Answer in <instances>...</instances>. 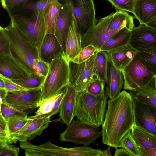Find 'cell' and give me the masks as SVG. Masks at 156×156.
Wrapping results in <instances>:
<instances>
[{"label":"cell","mask_w":156,"mask_h":156,"mask_svg":"<svg viewBox=\"0 0 156 156\" xmlns=\"http://www.w3.org/2000/svg\"><path fill=\"white\" fill-rule=\"evenodd\" d=\"M69 61L64 51H61L49 63V69L41 87V102L58 95L69 85Z\"/></svg>","instance_id":"277c9868"},{"label":"cell","mask_w":156,"mask_h":156,"mask_svg":"<svg viewBox=\"0 0 156 156\" xmlns=\"http://www.w3.org/2000/svg\"><path fill=\"white\" fill-rule=\"evenodd\" d=\"M121 71L123 79V88L131 92L143 87L156 76L146 66L137 51Z\"/></svg>","instance_id":"ba28073f"},{"label":"cell","mask_w":156,"mask_h":156,"mask_svg":"<svg viewBox=\"0 0 156 156\" xmlns=\"http://www.w3.org/2000/svg\"><path fill=\"white\" fill-rule=\"evenodd\" d=\"M7 92L5 89L0 88V114L1 112V105L6 101L5 98Z\"/></svg>","instance_id":"7dc6e473"},{"label":"cell","mask_w":156,"mask_h":156,"mask_svg":"<svg viewBox=\"0 0 156 156\" xmlns=\"http://www.w3.org/2000/svg\"><path fill=\"white\" fill-rule=\"evenodd\" d=\"M99 51L94 46L89 45L82 48L78 54L70 61L79 64L88 60L97 51Z\"/></svg>","instance_id":"e575fe53"},{"label":"cell","mask_w":156,"mask_h":156,"mask_svg":"<svg viewBox=\"0 0 156 156\" xmlns=\"http://www.w3.org/2000/svg\"><path fill=\"white\" fill-rule=\"evenodd\" d=\"M37 108L34 105L12 104L5 102L1 105V112L5 119L15 117H24L34 112Z\"/></svg>","instance_id":"83f0119b"},{"label":"cell","mask_w":156,"mask_h":156,"mask_svg":"<svg viewBox=\"0 0 156 156\" xmlns=\"http://www.w3.org/2000/svg\"><path fill=\"white\" fill-rule=\"evenodd\" d=\"M9 44L3 28H0V53H9Z\"/></svg>","instance_id":"7bdbcfd3"},{"label":"cell","mask_w":156,"mask_h":156,"mask_svg":"<svg viewBox=\"0 0 156 156\" xmlns=\"http://www.w3.org/2000/svg\"><path fill=\"white\" fill-rule=\"evenodd\" d=\"M96 68L101 80L106 83L108 69V58L106 51H98L96 58Z\"/></svg>","instance_id":"4dcf8cb0"},{"label":"cell","mask_w":156,"mask_h":156,"mask_svg":"<svg viewBox=\"0 0 156 156\" xmlns=\"http://www.w3.org/2000/svg\"><path fill=\"white\" fill-rule=\"evenodd\" d=\"M108 97L105 92L95 96L85 90L78 92L75 109V116L85 123L99 127L104 120Z\"/></svg>","instance_id":"5b68a950"},{"label":"cell","mask_w":156,"mask_h":156,"mask_svg":"<svg viewBox=\"0 0 156 156\" xmlns=\"http://www.w3.org/2000/svg\"><path fill=\"white\" fill-rule=\"evenodd\" d=\"M133 98L135 123L156 135V108L142 103L134 97Z\"/></svg>","instance_id":"5bb4252c"},{"label":"cell","mask_w":156,"mask_h":156,"mask_svg":"<svg viewBox=\"0 0 156 156\" xmlns=\"http://www.w3.org/2000/svg\"><path fill=\"white\" fill-rule=\"evenodd\" d=\"M2 27H1V26H0V28H1Z\"/></svg>","instance_id":"f5cc1de1"},{"label":"cell","mask_w":156,"mask_h":156,"mask_svg":"<svg viewBox=\"0 0 156 156\" xmlns=\"http://www.w3.org/2000/svg\"><path fill=\"white\" fill-rule=\"evenodd\" d=\"M101 156H112L110 146L106 149L102 150Z\"/></svg>","instance_id":"681fc988"},{"label":"cell","mask_w":156,"mask_h":156,"mask_svg":"<svg viewBox=\"0 0 156 156\" xmlns=\"http://www.w3.org/2000/svg\"><path fill=\"white\" fill-rule=\"evenodd\" d=\"M18 140L13 138L8 131L0 128V146L4 147L7 144L16 143Z\"/></svg>","instance_id":"ab89813d"},{"label":"cell","mask_w":156,"mask_h":156,"mask_svg":"<svg viewBox=\"0 0 156 156\" xmlns=\"http://www.w3.org/2000/svg\"><path fill=\"white\" fill-rule=\"evenodd\" d=\"M20 148L15 146L7 144L3 147L0 152V156H17Z\"/></svg>","instance_id":"60d3db41"},{"label":"cell","mask_w":156,"mask_h":156,"mask_svg":"<svg viewBox=\"0 0 156 156\" xmlns=\"http://www.w3.org/2000/svg\"><path fill=\"white\" fill-rule=\"evenodd\" d=\"M105 51L111 57L117 68L121 70L131 61L137 51L128 44Z\"/></svg>","instance_id":"cb8c5ba5"},{"label":"cell","mask_w":156,"mask_h":156,"mask_svg":"<svg viewBox=\"0 0 156 156\" xmlns=\"http://www.w3.org/2000/svg\"><path fill=\"white\" fill-rule=\"evenodd\" d=\"M101 132L102 143L115 149L120 141L135 123L134 103L131 94L120 92L108 101Z\"/></svg>","instance_id":"6da1fadb"},{"label":"cell","mask_w":156,"mask_h":156,"mask_svg":"<svg viewBox=\"0 0 156 156\" xmlns=\"http://www.w3.org/2000/svg\"><path fill=\"white\" fill-rule=\"evenodd\" d=\"M50 117H28V120L20 129L11 134L12 137L20 142H25L40 136L48 126Z\"/></svg>","instance_id":"7c38bea8"},{"label":"cell","mask_w":156,"mask_h":156,"mask_svg":"<svg viewBox=\"0 0 156 156\" xmlns=\"http://www.w3.org/2000/svg\"><path fill=\"white\" fill-rule=\"evenodd\" d=\"M2 147H2L0 146V152L1 151V150H2Z\"/></svg>","instance_id":"816d5d0a"},{"label":"cell","mask_w":156,"mask_h":156,"mask_svg":"<svg viewBox=\"0 0 156 156\" xmlns=\"http://www.w3.org/2000/svg\"><path fill=\"white\" fill-rule=\"evenodd\" d=\"M101 135L98 127L83 123L79 119L73 120L59 135L62 142L88 146Z\"/></svg>","instance_id":"30bf717a"},{"label":"cell","mask_w":156,"mask_h":156,"mask_svg":"<svg viewBox=\"0 0 156 156\" xmlns=\"http://www.w3.org/2000/svg\"><path fill=\"white\" fill-rule=\"evenodd\" d=\"M28 117H15L5 119L8 130L10 134L21 129L25 124Z\"/></svg>","instance_id":"8d00e7d4"},{"label":"cell","mask_w":156,"mask_h":156,"mask_svg":"<svg viewBox=\"0 0 156 156\" xmlns=\"http://www.w3.org/2000/svg\"><path fill=\"white\" fill-rule=\"evenodd\" d=\"M97 51L87 61L78 64L69 61V84L78 92L85 90L92 81L100 79L96 68Z\"/></svg>","instance_id":"9c48e42d"},{"label":"cell","mask_w":156,"mask_h":156,"mask_svg":"<svg viewBox=\"0 0 156 156\" xmlns=\"http://www.w3.org/2000/svg\"><path fill=\"white\" fill-rule=\"evenodd\" d=\"M130 93L140 102L156 108V76L143 87Z\"/></svg>","instance_id":"d4e9b609"},{"label":"cell","mask_w":156,"mask_h":156,"mask_svg":"<svg viewBox=\"0 0 156 156\" xmlns=\"http://www.w3.org/2000/svg\"><path fill=\"white\" fill-rule=\"evenodd\" d=\"M138 147L141 156H156V148L142 146Z\"/></svg>","instance_id":"f6af8a7d"},{"label":"cell","mask_w":156,"mask_h":156,"mask_svg":"<svg viewBox=\"0 0 156 156\" xmlns=\"http://www.w3.org/2000/svg\"><path fill=\"white\" fill-rule=\"evenodd\" d=\"M115 8L116 12L133 13L135 0H107Z\"/></svg>","instance_id":"d590c367"},{"label":"cell","mask_w":156,"mask_h":156,"mask_svg":"<svg viewBox=\"0 0 156 156\" xmlns=\"http://www.w3.org/2000/svg\"><path fill=\"white\" fill-rule=\"evenodd\" d=\"M105 83L100 79H96L91 82L87 86L85 90L88 93L95 96L103 94Z\"/></svg>","instance_id":"74e56055"},{"label":"cell","mask_w":156,"mask_h":156,"mask_svg":"<svg viewBox=\"0 0 156 156\" xmlns=\"http://www.w3.org/2000/svg\"><path fill=\"white\" fill-rule=\"evenodd\" d=\"M146 66L156 75V45L137 51Z\"/></svg>","instance_id":"f546056e"},{"label":"cell","mask_w":156,"mask_h":156,"mask_svg":"<svg viewBox=\"0 0 156 156\" xmlns=\"http://www.w3.org/2000/svg\"><path fill=\"white\" fill-rule=\"evenodd\" d=\"M3 29L9 42L12 55L31 75L41 76L35 65L36 59L40 58L37 48L11 24Z\"/></svg>","instance_id":"3957f363"},{"label":"cell","mask_w":156,"mask_h":156,"mask_svg":"<svg viewBox=\"0 0 156 156\" xmlns=\"http://www.w3.org/2000/svg\"><path fill=\"white\" fill-rule=\"evenodd\" d=\"M82 48L81 35L73 15L72 23L69 28L65 44L64 52L68 59L70 60L78 54Z\"/></svg>","instance_id":"44dd1931"},{"label":"cell","mask_w":156,"mask_h":156,"mask_svg":"<svg viewBox=\"0 0 156 156\" xmlns=\"http://www.w3.org/2000/svg\"><path fill=\"white\" fill-rule=\"evenodd\" d=\"M31 75L10 52L0 53V76L11 80H19Z\"/></svg>","instance_id":"9a60e30c"},{"label":"cell","mask_w":156,"mask_h":156,"mask_svg":"<svg viewBox=\"0 0 156 156\" xmlns=\"http://www.w3.org/2000/svg\"><path fill=\"white\" fill-rule=\"evenodd\" d=\"M78 92L68 85L60 104L59 115L62 122L69 125L75 116V109Z\"/></svg>","instance_id":"d6986e66"},{"label":"cell","mask_w":156,"mask_h":156,"mask_svg":"<svg viewBox=\"0 0 156 156\" xmlns=\"http://www.w3.org/2000/svg\"><path fill=\"white\" fill-rule=\"evenodd\" d=\"M133 13L140 24L148 25L156 20V0H135Z\"/></svg>","instance_id":"ffe728a7"},{"label":"cell","mask_w":156,"mask_h":156,"mask_svg":"<svg viewBox=\"0 0 156 156\" xmlns=\"http://www.w3.org/2000/svg\"><path fill=\"white\" fill-rule=\"evenodd\" d=\"M114 155V156H133L127 151L122 148H116Z\"/></svg>","instance_id":"bcb514c9"},{"label":"cell","mask_w":156,"mask_h":156,"mask_svg":"<svg viewBox=\"0 0 156 156\" xmlns=\"http://www.w3.org/2000/svg\"><path fill=\"white\" fill-rule=\"evenodd\" d=\"M43 10H37L28 16L22 14H13L7 10L10 18V24L26 37L39 51L46 34Z\"/></svg>","instance_id":"8992f818"},{"label":"cell","mask_w":156,"mask_h":156,"mask_svg":"<svg viewBox=\"0 0 156 156\" xmlns=\"http://www.w3.org/2000/svg\"><path fill=\"white\" fill-rule=\"evenodd\" d=\"M41 95V88L9 91L7 92L5 100L9 104L32 105L39 107L42 102Z\"/></svg>","instance_id":"e0dca14e"},{"label":"cell","mask_w":156,"mask_h":156,"mask_svg":"<svg viewBox=\"0 0 156 156\" xmlns=\"http://www.w3.org/2000/svg\"><path fill=\"white\" fill-rule=\"evenodd\" d=\"M60 4L58 0H50L43 10L46 27V34H54L56 23L60 10Z\"/></svg>","instance_id":"484cf974"},{"label":"cell","mask_w":156,"mask_h":156,"mask_svg":"<svg viewBox=\"0 0 156 156\" xmlns=\"http://www.w3.org/2000/svg\"><path fill=\"white\" fill-rule=\"evenodd\" d=\"M131 30L122 28L109 38L102 45L100 51H108L129 44L131 36Z\"/></svg>","instance_id":"f1b7e54d"},{"label":"cell","mask_w":156,"mask_h":156,"mask_svg":"<svg viewBox=\"0 0 156 156\" xmlns=\"http://www.w3.org/2000/svg\"><path fill=\"white\" fill-rule=\"evenodd\" d=\"M131 32L129 44L137 51L156 45V27L140 23Z\"/></svg>","instance_id":"4fadbf2b"},{"label":"cell","mask_w":156,"mask_h":156,"mask_svg":"<svg viewBox=\"0 0 156 156\" xmlns=\"http://www.w3.org/2000/svg\"><path fill=\"white\" fill-rule=\"evenodd\" d=\"M0 88L5 89L4 83L2 77L0 76Z\"/></svg>","instance_id":"f907efd6"},{"label":"cell","mask_w":156,"mask_h":156,"mask_svg":"<svg viewBox=\"0 0 156 156\" xmlns=\"http://www.w3.org/2000/svg\"><path fill=\"white\" fill-rule=\"evenodd\" d=\"M131 131L132 137L138 146L156 148V135L135 123Z\"/></svg>","instance_id":"4316f807"},{"label":"cell","mask_w":156,"mask_h":156,"mask_svg":"<svg viewBox=\"0 0 156 156\" xmlns=\"http://www.w3.org/2000/svg\"><path fill=\"white\" fill-rule=\"evenodd\" d=\"M44 77L31 75L30 77L19 80H11L14 82L27 90L41 88Z\"/></svg>","instance_id":"1f68e13d"},{"label":"cell","mask_w":156,"mask_h":156,"mask_svg":"<svg viewBox=\"0 0 156 156\" xmlns=\"http://www.w3.org/2000/svg\"><path fill=\"white\" fill-rule=\"evenodd\" d=\"M66 91V87L58 95L42 102L39 108L32 117H49L59 112L62 99Z\"/></svg>","instance_id":"7402d4cb"},{"label":"cell","mask_w":156,"mask_h":156,"mask_svg":"<svg viewBox=\"0 0 156 156\" xmlns=\"http://www.w3.org/2000/svg\"><path fill=\"white\" fill-rule=\"evenodd\" d=\"M50 0H29L22 7L26 16H30L34 12L44 10Z\"/></svg>","instance_id":"836d02e7"},{"label":"cell","mask_w":156,"mask_h":156,"mask_svg":"<svg viewBox=\"0 0 156 156\" xmlns=\"http://www.w3.org/2000/svg\"><path fill=\"white\" fill-rule=\"evenodd\" d=\"M133 19L124 11L115 12L100 19L94 26L81 35L82 48L92 45L100 51L104 44L121 29L131 30L135 27Z\"/></svg>","instance_id":"7a4b0ae2"},{"label":"cell","mask_w":156,"mask_h":156,"mask_svg":"<svg viewBox=\"0 0 156 156\" xmlns=\"http://www.w3.org/2000/svg\"><path fill=\"white\" fill-rule=\"evenodd\" d=\"M131 131L128 132L122 138L119 147L125 149L133 156H141L138 147L132 137Z\"/></svg>","instance_id":"d6a6232c"},{"label":"cell","mask_w":156,"mask_h":156,"mask_svg":"<svg viewBox=\"0 0 156 156\" xmlns=\"http://www.w3.org/2000/svg\"><path fill=\"white\" fill-rule=\"evenodd\" d=\"M62 51L54 34H47L43 39L39 51L42 60L49 63L57 53Z\"/></svg>","instance_id":"603a6c76"},{"label":"cell","mask_w":156,"mask_h":156,"mask_svg":"<svg viewBox=\"0 0 156 156\" xmlns=\"http://www.w3.org/2000/svg\"><path fill=\"white\" fill-rule=\"evenodd\" d=\"M0 128L4 130L9 131L6 119L0 114Z\"/></svg>","instance_id":"c3c4849f"},{"label":"cell","mask_w":156,"mask_h":156,"mask_svg":"<svg viewBox=\"0 0 156 156\" xmlns=\"http://www.w3.org/2000/svg\"><path fill=\"white\" fill-rule=\"evenodd\" d=\"M73 18V13L71 7L67 4H60L54 35L64 51L68 32Z\"/></svg>","instance_id":"2e32d148"},{"label":"cell","mask_w":156,"mask_h":156,"mask_svg":"<svg viewBox=\"0 0 156 156\" xmlns=\"http://www.w3.org/2000/svg\"><path fill=\"white\" fill-rule=\"evenodd\" d=\"M60 4L71 8L77 27L81 35L86 33L97 23L93 0H58Z\"/></svg>","instance_id":"8fae6325"},{"label":"cell","mask_w":156,"mask_h":156,"mask_svg":"<svg viewBox=\"0 0 156 156\" xmlns=\"http://www.w3.org/2000/svg\"><path fill=\"white\" fill-rule=\"evenodd\" d=\"M35 65L41 76L45 77L49 69V63L42 60L40 58H38L35 60Z\"/></svg>","instance_id":"b9f144b4"},{"label":"cell","mask_w":156,"mask_h":156,"mask_svg":"<svg viewBox=\"0 0 156 156\" xmlns=\"http://www.w3.org/2000/svg\"><path fill=\"white\" fill-rule=\"evenodd\" d=\"M20 147L26 156H101L102 150L88 146L67 148L57 146L49 141L40 145L29 141L20 142Z\"/></svg>","instance_id":"52a82bcc"},{"label":"cell","mask_w":156,"mask_h":156,"mask_svg":"<svg viewBox=\"0 0 156 156\" xmlns=\"http://www.w3.org/2000/svg\"><path fill=\"white\" fill-rule=\"evenodd\" d=\"M29 0H0L2 6L6 10L20 8Z\"/></svg>","instance_id":"f35d334b"},{"label":"cell","mask_w":156,"mask_h":156,"mask_svg":"<svg viewBox=\"0 0 156 156\" xmlns=\"http://www.w3.org/2000/svg\"><path fill=\"white\" fill-rule=\"evenodd\" d=\"M107 53L108 58V69L105 93L108 97L112 99L121 92L124 81L121 70L117 68L111 57Z\"/></svg>","instance_id":"ac0fdd59"},{"label":"cell","mask_w":156,"mask_h":156,"mask_svg":"<svg viewBox=\"0 0 156 156\" xmlns=\"http://www.w3.org/2000/svg\"><path fill=\"white\" fill-rule=\"evenodd\" d=\"M2 77L4 83L5 89L7 92L27 90L15 83L11 79Z\"/></svg>","instance_id":"ee69618b"}]
</instances>
